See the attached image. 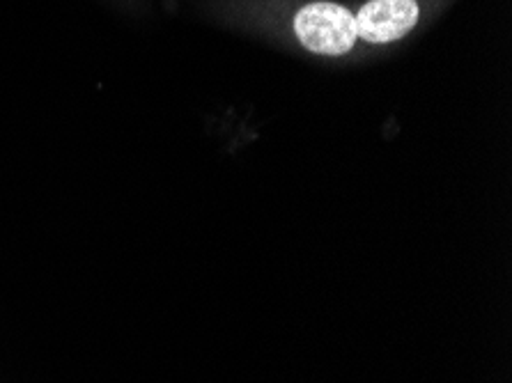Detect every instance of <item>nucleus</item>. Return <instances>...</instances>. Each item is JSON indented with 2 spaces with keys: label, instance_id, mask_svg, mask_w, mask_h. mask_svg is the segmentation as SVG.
I'll use <instances>...</instances> for the list:
<instances>
[{
  "label": "nucleus",
  "instance_id": "obj_2",
  "mask_svg": "<svg viewBox=\"0 0 512 383\" xmlns=\"http://www.w3.org/2000/svg\"><path fill=\"white\" fill-rule=\"evenodd\" d=\"M416 0H370L356 14V35L368 44H389L411 33L418 23Z\"/></svg>",
  "mask_w": 512,
  "mask_h": 383
},
{
  "label": "nucleus",
  "instance_id": "obj_1",
  "mask_svg": "<svg viewBox=\"0 0 512 383\" xmlns=\"http://www.w3.org/2000/svg\"><path fill=\"white\" fill-rule=\"evenodd\" d=\"M294 33L301 46L322 56H343L359 39L354 14L327 0L301 7L294 17Z\"/></svg>",
  "mask_w": 512,
  "mask_h": 383
}]
</instances>
